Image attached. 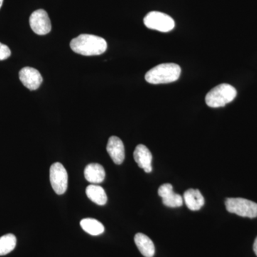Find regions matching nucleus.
<instances>
[{"label": "nucleus", "instance_id": "20e7f679", "mask_svg": "<svg viewBox=\"0 0 257 257\" xmlns=\"http://www.w3.org/2000/svg\"><path fill=\"white\" fill-rule=\"evenodd\" d=\"M225 205L229 213L251 219L257 217V204L252 201L243 198H228Z\"/></svg>", "mask_w": 257, "mask_h": 257}, {"label": "nucleus", "instance_id": "4468645a", "mask_svg": "<svg viewBox=\"0 0 257 257\" xmlns=\"http://www.w3.org/2000/svg\"><path fill=\"white\" fill-rule=\"evenodd\" d=\"M135 242L144 256H154L155 253V244L147 235L144 234L143 233H138L135 235Z\"/></svg>", "mask_w": 257, "mask_h": 257}, {"label": "nucleus", "instance_id": "2eb2a0df", "mask_svg": "<svg viewBox=\"0 0 257 257\" xmlns=\"http://www.w3.org/2000/svg\"><path fill=\"white\" fill-rule=\"evenodd\" d=\"M87 197L98 205L103 206L107 202V196L104 189L96 184H90L86 189Z\"/></svg>", "mask_w": 257, "mask_h": 257}, {"label": "nucleus", "instance_id": "ddd939ff", "mask_svg": "<svg viewBox=\"0 0 257 257\" xmlns=\"http://www.w3.org/2000/svg\"><path fill=\"white\" fill-rule=\"evenodd\" d=\"M84 177L90 183H101L105 178V171L99 164H89L84 169Z\"/></svg>", "mask_w": 257, "mask_h": 257}, {"label": "nucleus", "instance_id": "39448f33", "mask_svg": "<svg viewBox=\"0 0 257 257\" xmlns=\"http://www.w3.org/2000/svg\"><path fill=\"white\" fill-rule=\"evenodd\" d=\"M144 23L147 28L162 32H169L175 28L173 19L165 13L153 11L148 13L144 19Z\"/></svg>", "mask_w": 257, "mask_h": 257}, {"label": "nucleus", "instance_id": "9d476101", "mask_svg": "<svg viewBox=\"0 0 257 257\" xmlns=\"http://www.w3.org/2000/svg\"><path fill=\"white\" fill-rule=\"evenodd\" d=\"M106 151L116 165H121L125 158L124 144L119 138L111 137L108 140Z\"/></svg>", "mask_w": 257, "mask_h": 257}, {"label": "nucleus", "instance_id": "9b49d317", "mask_svg": "<svg viewBox=\"0 0 257 257\" xmlns=\"http://www.w3.org/2000/svg\"><path fill=\"white\" fill-rule=\"evenodd\" d=\"M134 159L140 168L143 169L147 173L152 170V155L145 145H139L134 152Z\"/></svg>", "mask_w": 257, "mask_h": 257}, {"label": "nucleus", "instance_id": "f257e3e1", "mask_svg": "<svg viewBox=\"0 0 257 257\" xmlns=\"http://www.w3.org/2000/svg\"><path fill=\"white\" fill-rule=\"evenodd\" d=\"M70 47L75 53L81 55H100L105 52L107 43L102 37L83 34L71 41Z\"/></svg>", "mask_w": 257, "mask_h": 257}, {"label": "nucleus", "instance_id": "f03ea898", "mask_svg": "<svg viewBox=\"0 0 257 257\" xmlns=\"http://www.w3.org/2000/svg\"><path fill=\"white\" fill-rule=\"evenodd\" d=\"M180 74L181 67L178 64H161L147 72L145 79L152 84H167L177 81Z\"/></svg>", "mask_w": 257, "mask_h": 257}, {"label": "nucleus", "instance_id": "aec40b11", "mask_svg": "<svg viewBox=\"0 0 257 257\" xmlns=\"http://www.w3.org/2000/svg\"><path fill=\"white\" fill-rule=\"evenodd\" d=\"M3 0H0V8H2V5H3Z\"/></svg>", "mask_w": 257, "mask_h": 257}, {"label": "nucleus", "instance_id": "f8f14e48", "mask_svg": "<svg viewBox=\"0 0 257 257\" xmlns=\"http://www.w3.org/2000/svg\"><path fill=\"white\" fill-rule=\"evenodd\" d=\"M186 205L192 211H198L204 206V198L199 189H189L184 194Z\"/></svg>", "mask_w": 257, "mask_h": 257}, {"label": "nucleus", "instance_id": "1a4fd4ad", "mask_svg": "<svg viewBox=\"0 0 257 257\" xmlns=\"http://www.w3.org/2000/svg\"><path fill=\"white\" fill-rule=\"evenodd\" d=\"M158 194L162 198V203L166 207H180L183 204V198L174 192L173 187L171 184H164L160 186Z\"/></svg>", "mask_w": 257, "mask_h": 257}, {"label": "nucleus", "instance_id": "6ab92c4d", "mask_svg": "<svg viewBox=\"0 0 257 257\" xmlns=\"http://www.w3.org/2000/svg\"><path fill=\"white\" fill-rule=\"evenodd\" d=\"M253 249L255 254L257 256V237L255 239L254 243H253Z\"/></svg>", "mask_w": 257, "mask_h": 257}, {"label": "nucleus", "instance_id": "6e6552de", "mask_svg": "<svg viewBox=\"0 0 257 257\" xmlns=\"http://www.w3.org/2000/svg\"><path fill=\"white\" fill-rule=\"evenodd\" d=\"M20 81L30 90H36L41 85L42 77L40 72L32 67H24L19 73Z\"/></svg>", "mask_w": 257, "mask_h": 257}, {"label": "nucleus", "instance_id": "dca6fc26", "mask_svg": "<svg viewBox=\"0 0 257 257\" xmlns=\"http://www.w3.org/2000/svg\"><path fill=\"white\" fill-rule=\"evenodd\" d=\"M80 226L84 231L92 236H98L104 231V225L100 221L92 218H87L80 221Z\"/></svg>", "mask_w": 257, "mask_h": 257}, {"label": "nucleus", "instance_id": "0eeeda50", "mask_svg": "<svg viewBox=\"0 0 257 257\" xmlns=\"http://www.w3.org/2000/svg\"><path fill=\"white\" fill-rule=\"evenodd\" d=\"M30 25L32 31L39 35H45L52 30V24L45 10H37L30 18Z\"/></svg>", "mask_w": 257, "mask_h": 257}, {"label": "nucleus", "instance_id": "7ed1b4c3", "mask_svg": "<svg viewBox=\"0 0 257 257\" xmlns=\"http://www.w3.org/2000/svg\"><path fill=\"white\" fill-rule=\"evenodd\" d=\"M236 96V90L233 86L221 84L207 93L205 101L209 107H221L234 100Z\"/></svg>", "mask_w": 257, "mask_h": 257}, {"label": "nucleus", "instance_id": "423d86ee", "mask_svg": "<svg viewBox=\"0 0 257 257\" xmlns=\"http://www.w3.org/2000/svg\"><path fill=\"white\" fill-rule=\"evenodd\" d=\"M50 179L55 193L61 195L66 192L68 187V174L60 162H56L51 166Z\"/></svg>", "mask_w": 257, "mask_h": 257}, {"label": "nucleus", "instance_id": "a211bd4d", "mask_svg": "<svg viewBox=\"0 0 257 257\" xmlns=\"http://www.w3.org/2000/svg\"><path fill=\"white\" fill-rule=\"evenodd\" d=\"M11 55L9 47L0 42V61L7 60Z\"/></svg>", "mask_w": 257, "mask_h": 257}, {"label": "nucleus", "instance_id": "f3484780", "mask_svg": "<svg viewBox=\"0 0 257 257\" xmlns=\"http://www.w3.org/2000/svg\"><path fill=\"white\" fill-rule=\"evenodd\" d=\"M17 244L14 234H8L0 237V256H4L13 251Z\"/></svg>", "mask_w": 257, "mask_h": 257}]
</instances>
